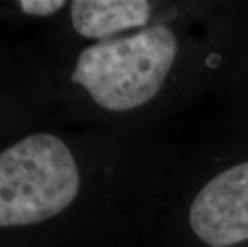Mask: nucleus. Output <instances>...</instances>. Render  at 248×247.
<instances>
[{
	"label": "nucleus",
	"instance_id": "nucleus-1",
	"mask_svg": "<svg viewBox=\"0 0 248 247\" xmlns=\"http://www.w3.org/2000/svg\"><path fill=\"white\" fill-rule=\"evenodd\" d=\"M178 51L175 34L154 24L133 35L101 40L77 60L72 81L109 111H128L151 101L171 71Z\"/></svg>",
	"mask_w": 248,
	"mask_h": 247
},
{
	"label": "nucleus",
	"instance_id": "nucleus-2",
	"mask_svg": "<svg viewBox=\"0 0 248 247\" xmlns=\"http://www.w3.org/2000/svg\"><path fill=\"white\" fill-rule=\"evenodd\" d=\"M78 188L80 175L64 141L50 133L26 136L0 152V228L55 217Z\"/></svg>",
	"mask_w": 248,
	"mask_h": 247
},
{
	"label": "nucleus",
	"instance_id": "nucleus-3",
	"mask_svg": "<svg viewBox=\"0 0 248 247\" xmlns=\"http://www.w3.org/2000/svg\"><path fill=\"white\" fill-rule=\"evenodd\" d=\"M191 228L212 247H229L248 239V162L218 173L197 193Z\"/></svg>",
	"mask_w": 248,
	"mask_h": 247
},
{
	"label": "nucleus",
	"instance_id": "nucleus-4",
	"mask_svg": "<svg viewBox=\"0 0 248 247\" xmlns=\"http://www.w3.org/2000/svg\"><path fill=\"white\" fill-rule=\"evenodd\" d=\"M151 3L144 0H76L71 3L74 29L82 37L108 40L122 31L142 28Z\"/></svg>",
	"mask_w": 248,
	"mask_h": 247
},
{
	"label": "nucleus",
	"instance_id": "nucleus-5",
	"mask_svg": "<svg viewBox=\"0 0 248 247\" xmlns=\"http://www.w3.org/2000/svg\"><path fill=\"white\" fill-rule=\"evenodd\" d=\"M24 13L35 15V16H50L66 5L62 0H21L18 2Z\"/></svg>",
	"mask_w": 248,
	"mask_h": 247
}]
</instances>
